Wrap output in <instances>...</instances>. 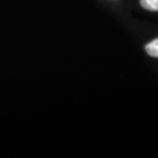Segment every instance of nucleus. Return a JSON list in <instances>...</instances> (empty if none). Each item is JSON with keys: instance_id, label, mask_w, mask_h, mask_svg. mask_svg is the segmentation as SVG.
<instances>
[{"instance_id": "nucleus-1", "label": "nucleus", "mask_w": 158, "mask_h": 158, "mask_svg": "<svg viewBox=\"0 0 158 158\" xmlns=\"http://www.w3.org/2000/svg\"><path fill=\"white\" fill-rule=\"evenodd\" d=\"M145 50L149 56H153V58H158V38L146 44Z\"/></svg>"}, {"instance_id": "nucleus-2", "label": "nucleus", "mask_w": 158, "mask_h": 158, "mask_svg": "<svg viewBox=\"0 0 158 158\" xmlns=\"http://www.w3.org/2000/svg\"><path fill=\"white\" fill-rule=\"evenodd\" d=\"M140 2L147 11H158V0H140Z\"/></svg>"}]
</instances>
